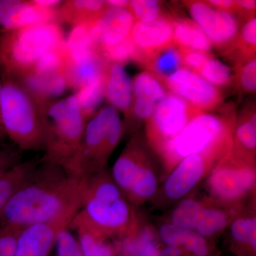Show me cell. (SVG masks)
I'll return each mask as SVG.
<instances>
[{
    "instance_id": "cell-18",
    "label": "cell",
    "mask_w": 256,
    "mask_h": 256,
    "mask_svg": "<svg viewBox=\"0 0 256 256\" xmlns=\"http://www.w3.org/2000/svg\"><path fill=\"white\" fill-rule=\"evenodd\" d=\"M256 195L242 206L228 227L230 248L238 256H256Z\"/></svg>"
},
{
    "instance_id": "cell-48",
    "label": "cell",
    "mask_w": 256,
    "mask_h": 256,
    "mask_svg": "<svg viewBox=\"0 0 256 256\" xmlns=\"http://www.w3.org/2000/svg\"><path fill=\"white\" fill-rule=\"evenodd\" d=\"M33 2L44 9L52 10L55 6L60 4V1H58V0H35Z\"/></svg>"
},
{
    "instance_id": "cell-44",
    "label": "cell",
    "mask_w": 256,
    "mask_h": 256,
    "mask_svg": "<svg viewBox=\"0 0 256 256\" xmlns=\"http://www.w3.org/2000/svg\"><path fill=\"white\" fill-rule=\"evenodd\" d=\"M235 14L246 20L256 16V1L255 0H237L235 1Z\"/></svg>"
},
{
    "instance_id": "cell-46",
    "label": "cell",
    "mask_w": 256,
    "mask_h": 256,
    "mask_svg": "<svg viewBox=\"0 0 256 256\" xmlns=\"http://www.w3.org/2000/svg\"><path fill=\"white\" fill-rule=\"evenodd\" d=\"M14 162V156L6 152V151L0 150V174L11 168L12 166L18 164V163Z\"/></svg>"
},
{
    "instance_id": "cell-45",
    "label": "cell",
    "mask_w": 256,
    "mask_h": 256,
    "mask_svg": "<svg viewBox=\"0 0 256 256\" xmlns=\"http://www.w3.org/2000/svg\"><path fill=\"white\" fill-rule=\"evenodd\" d=\"M215 9L228 12L235 14L236 3L232 0H210L206 1Z\"/></svg>"
},
{
    "instance_id": "cell-29",
    "label": "cell",
    "mask_w": 256,
    "mask_h": 256,
    "mask_svg": "<svg viewBox=\"0 0 256 256\" xmlns=\"http://www.w3.org/2000/svg\"><path fill=\"white\" fill-rule=\"evenodd\" d=\"M256 16L246 20L233 45L226 50L234 63L256 56Z\"/></svg>"
},
{
    "instance_id": "cell-31",
    "label": "cell",
    "mask_w": 256,
    "mask_h": 256,
    "mask_svg": "<svg viewBox=\"0 0 256 256\" xmlns=\"http://www.w3.org/2000/svg\"><path fill=\"white\" fill-rule=\"evenodd\" d=\"M164 86L150 72H142L132 80V97L141 98L158 104L168 94Z\"/></svg>"
},
{
    "instance_id": "cell-2",
    "label": "cell",
    "mask_w": 256,
    "mask_h": 256,
    "mask_svg": "<svg viewBox=\"0 0 256 256\" xmlns=\"http://www.w3.org/2000/svg\"><path fill=\"white\" fill-rule=\"evenodd\" d=\"M236 120V114L232 104L226 106L220 114L204 112L194 118L156 156L164 180L186 156L210 151L230 150Z\"/></svg>"
},
{
    "instance_id": "cell-28",
    "label": "cell",
    "mask_w": 256,
    "mask_h": 256,
    "mask_svg": "<svg viewBox=\"0 0 256 256\" xmlns=\"http://www.w3.org/2000/svg\"><path fill=\"white\" fill-rule=\"evenodd\" d=\"M142 66L161 82L182 68L181 50L172 44L150 57Z\"/></svg>"
},
{
    "instance_id": "cell-36",
    "label": "cell",
    "mask_w": 256,
    "mask_h": 256,
    "mask_svg": "<svg viewBox=\"0 0 256 256\" xmlns=\"http://www.w3.org/2000/svg\"><path fill=\"white\" fill-rule=\"evenodd\" d=\"M64 54L62 50L46 52L34 66V73L42 76H52L64 72V66L66 62V57Z\"/></svg>"
},
{
    "instance_id": "cell-43",
    "label": "cell",
    "mask_w": 256,
    "mask_h": 256,
    "mask_svg": "<svg viewBox=\"0 0 256 256\" xmlns=\"http://www.w3.org/2000/svg\"><path fill=\"white\" fill-rule=\"evenodd\" d=\"M182 62L184 68L196 73L212 54L206 52L193 50H181Z\"/></svg>"
},
{
    "instance_id": "cell-21",
    "label": "cell",
    "mask_w": 256,
    "mask_h": 256,
    "mask_svg": "<svg viewBox=\"0 0 256 256\" xmlns=\"http://www.w3.org/2000/svg\"><path fill=\"white\" fill-rule=\"evenodd\" d=\"M203 197L204 206L194 232L214 242L228 228L234 217L248 201L242 204L225 206L216 203L206 196Z\"/></svg>"
},
{
    "instance_id": "cell-37",
    "label": "cell",
    "mask_w": 256,
    "mask_h": 256,
    "mask_svg": "<svg viewBox=\"0 0 256 256\" xmlns=\"http://www.w3.org/2000/svg\"><path fill=\"white\" fill-rule=\"evenodd\" d=\"M107 8L106 1L102 0H76L70 2L67 6L72 15L76 14L82 20L80 23L90 22L97 18Z\"/></svg>"
},
{
    "instance_id": "cell-9",
    "label": "cell",
    "mask_w": 256,
    "mask_h": 256,
    "mask_svg": "<svg viewBox=\"0 0 256 256\" xmlns=\"http://www.w3.org/2000/svg\"><path fill=\"white\" fill-rule=\"evenodd\" d=\"M256 165L228 153L204 182L205 196L225 206L245 204L256 195Z\"/></svg>"
},
{
    "instance_id": "cell-20",
    "label": "cell",
    "mask_w": 256,
    "mask_h": 256,
    "mask_svg": "<svg viewBox=\"0 0 256 256\" xmlns=\"http://www.w3.org/2000/svg\"><path fill=\"white\" fill-rule=\"evenodd\" d=\"M229 154L238 159L256 163V112L255 104H248L236 120Z\"/></svg>"
},
{
    "instance_id": "cell-41",
    "label": "cell",
    "mask_w": 256,
    "mask_h": 256,
    "mask_svg": "<svg viewBox=\"0 0 256 256\" xmlns=\"http://www.w3.org/2000/svg\"><path fill=\"white\" fill-rule=\"evenodd\" d=\"M56 256H82L78 240L68 227L60 230L55 244Z\"/></svg>"
},
{
    "instance_id": "cell-30",
    "label": "cell",
    "mask_w": 256,
    "mask_h": 256,
    "mask_svg": "<svg viewBox=\"0 0 256 256\" xmlns=\"http://www.w3.org/2000/svg\"><path fill=\"white\" fill-rule=\"evenodd\" d=\"M89 34L88 22L77 25L70 32L65 52L67 62H76L97 50Z\"/></svg>"
},
{
    "instance_id": "cell-32",
    "label": "cell",
    "mask_w": 256,
    "mask_h": 256,
    "mask_svg": "<svg viewBox=\"0 0 256 256\" xmlns=\"http://www.w3.org/2000/svg\"><path fill=\"white\" fill-rule=\"evenodd\" d=\"M196 74L217 89L228 87L234 80L232 70L228 66L212 55L208 57Z\"/></svg>"
},
{
    "instance_id": "cell-33",
    "label": "cell",
    "mask_w": 256,
    "mask_h": 256,
    "mask_svg": "<svg viewBox=\"0 0 256 256\" xmlns=\"http://www.w3.org/2000/svg\"><path fill=\"white\" fill-rule=\"evenodd\" d=\"M105 78L78 89L75 96L86 120L92 116L105 97Z\"/></svg>"
},
{
    "instance_id": "cell-8",
    "label": "cell",
    "mask_w": 256,
    "mask_h": 256,
    "mask_svg": "<svg viewBox=\"0 0 256 256\" xmlns=\"http://www.w3.org/2000/svg\"><path fill=\"white\" fill-rule=\"evenodd\" d=\"M228 150L192 154L181 160L166 175L151 203L156 208H171L196 191L208 175L228 156Z\"/></svg>"
},
{
    "instance_id": "cell-10",
    "label": "cell",
    "mask_w": 256,
    "mask_h": 256,
    "mask_svg": "<svg viewBox=\"0 0 256 256\" xmlns=\"http://www.w3.org/2000/svg\"><path fill=\"white\" fill-rule=\"evenodd\" d=\"M204 114L168 92L146 122L144 139L156 156L183 130L194 118Z\"/></svg>"
},
{
    "instance_id": "cell-16",
    "label": "cell",
    "mask_w": 256,
    "mask_h": 256,
    "mask_svg": "<svg viewBox=\"0 0 256 256\" xmlns=\"http://www.w3.org/2000/svg\"><path fill=\"white\" fill-rule=\"evenodd\" d=\"M114 244L118 256H160L162 246L156 226L138 210L132 226Z\"/></svg>"
},
{
    "instance_id": "cell-38",
    "label": "cell",
    "mask_w": 256,
    "mask_h": 256,
    "mask_svg": "<svg viewBox=\"0 0 256 256\" xmlns=\"http://www.w3.org/2000/svg\"><path fill=\"white\" fill-rule=\"evenodd\" d=\"M186 256H216V250L214 242L193 230L188 232V236L181 247Z\"/></svg>"
},
{
    "instance_id": "cell-3",
    "label": "cell",
    "mask_w": 256,
    "mask_h": 256,
    "mask_svg": "<svg viewBox=\"0 0 256 256\" xmlns=\"http://www.w3.org/2000/svg\"><path fill=\"white\" fill-rule=\"evenodd\" d=\"M137 212L107 170L87 178L78 213L112 240H118L127 233Z\"/></svg>"
},
{
    "instance_id": "cell-13",
    "label": "cell",
    "mask_w": 256,
    "mask_h": 256,
    "mask_svg": "<svg viewBox=\"0 0 256 256\" xmlns=\"http://www.w3.org/2000/svg\"><path fill=\"white\" fill-rule=\"evenodd\" d=\"M161 82L168 92L203 112L214 110L223 102V95L218 89L184 67Z\"/></svg>"
},
{
    "instance_id": "cell-49",
    "label": "cell",
    "mask_w": 256,
    "mask_h": 256,
    "mask_svg": "<svg viewBox=\"0 0 256 256\" xmlns=\"http://www.w3.org/2000/svg\"><path fill=\"white\" fill-rule=\"evenodd\" d=\"M106 5L110 8H126L128 9L129 1L127 0H108L106 1Z\"/></svg>"
},
{
    "instance_id": "cell-19",
    "label": "cell",
    "mask_w": 256,
    "mask_h": 256,
    "mask_svg": "<svg viewBox=\"0 0 256 256\" xmlns=\"http://www.w3.org/2000/svg\"><path fill=\"white\" fill-rule=\"evenodd\" d=\"M52 10L40 8L33 2L0 0V26L12 32L32 25L50 23Z\"/></svg>"
},
{
    "instance_id": "cell-15",
    "label": "cell",
    "mask_w": 256,
    "mask_h": 256,
    "mask_svg": "<svg viewBox=\"0 0 256 256\" xmlns=\"http://www.w3.org/2000/svg\"><path fill=\"white\" fill-rule=\"evenodd\" d=\"M130 37L137 50L134 62L143 66L152 56L172 44V16L164 14L150 23L136 22Z\"/></svg>"
},
{
    "instance_id": "cell-1",
    "label": "cell",
    "mask_w": 256,
    "mask_h": 256,
    "mask_svg": "<svg viewBox=\"0 0 256 256\" xmlns=\"http://www.w3.org/2000/svg\"><path fill=\"white\" fill-rule=\"evenodd\" d=\"M35 169L5 206L0 226L24 227L32 224L73 220L82 207L86 178L66 172L57 165Z\"/></svg>"
},
{
    "instance_id": "cell-4",
    "label": "cell",
    "mask_w": 256,
    "mask_h": 256,
    "mask_svg": "<svg viewBox=\"0 0 256 256\" xmlns=\"http://www.w3.org/2000/svg\"><path fill=\"white\" fill-rule=\"evenodd\" d=\"M46 114L44 161L80 176L78 156L87 122L75 95L53 102Z\"/></svg>"
},
{
    "instance_id": "cell-7",
    "label": "cell",
    "mask_w": 256,
    "mask_h": 256,
    "mask_svg": "<svg viewBox=\"0 0 256 256\" xmlns=\"http://www.w3.org/2000/svg\"><path fill=\"white\" fill-rule=\"evenodd\" d=\"M124 133V124L117 109L108 106L96 112L84 130L78 156L79 175L88 178L105 170Z\"/></svg>"
},
{
    "instance_id": "cell-5",
    "label": "cell",
    "mask_w": 256,
    "mask_h": 256,
    "mask_svg": "<svg viewBox=\"0 0 256 256\" xmlns=\"http://www.w3.org/2000/svg\"><path fill=\"white\" fill-rule=\"evenodd\" d=\"M110 174L136 207L151 202L164 180L159 160L138 133L132 136L116 160Z\"/></svg>"
},
{
    "instance_id": "cell-12",
    "label": "cell",
    "mask_w": 256,
    "mask_h": 256,
    "mask_svg": "<svg viewBox=\"0 0 256 256\" xmlns=\"http://www.w3.org/2000/svg\"><path fill=\"white\" fill-rule=\"evenodd\" d=\"M183 2L194 22L205 34L212 46L225 52L233 45L240 32L235 14L215 9L206 1Z\"/></svg>"
},
{
    "instance_id": "cell-47",
    "label": "cell",
    "mask_w": 256,
    "mask_h": 256,
    "mask_svg": "<svg viewBox=\"0 0 256 256\" xmlns=\"http://www.w3.org/2000/svg\"><path fill=\"white\" fill-rule=\"evenodd\" d=\"M160 256H186L182 248L163 246L160 249Z\"/></svg>"
},
{
    "instance_id": "cell-50",
    "label": "cell",
    "mask_w": 256,
    "mask_h": 256,
    "mask_svg": "<svg viewBox=\"0 0 256 256\" xmlns=\"http://www.w3.org/2000/svg\"><path fill=\"white\" fill-rule=\"evenodd\" d=\"M2 86V84L0 82V92H1ZM0 130H4L3 129L2 124L1 118H0Z\"/></svg>"
},
{
    "instance_id": "cell-42",
    "label": "cell",
    "mask_w": 256,
    "mask_h": 256,
    "mask_svg": "<svg viewBox=\"0 0 256 256\" xmlns=\"http://www.w3.org/2000/svg\"><path fill=\"white\" fill-rule=\"evenodd\" d=\"M22 227L0 226V256H14Z\"/></svg>"
},
{
    "instance_id": "cell-24",
    "label": "cell",
    "mask_w": 256,
    "mask_h": 256,
    "mask_svg": "<svg viewBox=\"0 0 256 256\" xmlns=\"http://www.w3.org/2000/svg\"><path fill=\"white\" fill-rule=\"evenodd\" d=\"M98 50H95L76 62H67L69 84L80 89L105 78L108 64Z\"/></svg>"
},
{
    "instance_id": "cell-25",
    "label": "cell",
    "mask_w": 256,
    "mask_h": 256,
    "mask_svg": "<svg viewBox=\"0 0 256 256\" xmlns=\"http://www.w3.org/2000/svg\"><path fill=\"white\" fill-rule=\"evenodd\" d=\"M173 44L181 50L210 53L212 45L201 28L192 20L172 16Z\"/></svg>"
},
{
    "instance_id": "cell-26",
    "label": "cell",
    "mask_w": 256,
    "mask_h": 256,
    "mask_svg": "<svg viewBox=\"0 0 256 256\" xmlns=\"http://www.w3.org/2000/svg\"><path fill=\"white\" fill-rule=\"evenodd\" d=\"M204 206V197L196 196V191L172 206L162 220L194 232Z\"/></svg>"
},
{
    "instance_id": "cell-27",
    "label": "cell",
    "mask_w": 256,
    "mask_h": 256,
    "mask_svg": "<svg viewBox=\"0 0 256 256\" xmlns=\"http://www.w3.org/2000/svg\"><path fill=\"white\" fill-rule=\"evenodd\" d=\"M36 169L32 162L18 163L0 174V216L14 194L24 184Z\"/></svg>"
},
{
    "instance_id": "cell-35",
    "label": "cell",
    "mask_w": 256,
    "mask_h": 256,
    "mask_svg": "<svg viewBox=\"0 0 256 256\" xmlns=\"http://www.w3.org/2000/svg\"><path fill=\"white\" fill-rule=\"evenodd\" d=\"M128 10L136 22L150 23L164 16L161 2L156 0H132L129 1Z\"/></svg>"
},
{
    "instance_id": "cell-14",
    "label": "cell",
    "mask_w": 256,
    "mask_h": 256,
    "mask_svg": "<svg viewBox=\"0 0 256 256\" xmlns=\"http://www.w3.org/2000/svg\"><path fill=\"white\" fill-rule=\"evenodd\" d=\"M134 22L129 10L107 6L99 16L88 22L89 34L98 50H104L126 40Z\"/></svg>"
},
{
    "instance_id": "cell-11",
    "label": "cell",
    "mask_w": 256,
    "mask_h": 256,
    "mask_svg": "<svg viewBox=\"0 0 256 256\" xmlns=\"http://www.w3.org/2000/svg\"><path fill=\"white\" fill-rule=\"evenodd\" d=\"M12 32L4 44V55L16 68L33 67L46 52L62 48V33L55 24L32 25Z\"/></svg>"
},
{
    "instance_id": "cell-40",
    "label": "cell",
    "mask_w": 256,
    "mask_h": 256,
    "mask_svg": "<svg viewBox=\"0 0 256 256\" xmlns=\"http://www.w3.org/2000/svg\"><path fill=\"white\" fill-rule=\"evenodd\" d=\"M156 226L158 238L163 246L181 247L190 232L162 220Z\"/></svg>"
},
{
    "instance_id": "cell-39",
    "label": "cell",
    "mask_w": 256,
    "mask_h": 256,
    "mask_svg": "<svg viewBox=\"0 0 256 256\" xmlns=\"http://www.w3.org/2000/svg\"><path fill=\"white\" fill-rule=\"evenodd\" d=\"M99 52L106 62L122 65L128 60H134L137 55V50L130 36L118 44L99 50Z\"/></svg>"
},
{
    "instance_id": "cell-17",
    "label": "cell",
    "mask_w": 256,
    "mask_h": 256,
    "mask_svg": "<svg viewBox=\"0 0 256 256\" xmlns=\"http://www.w3.org/2000/svg\"><path fill=\"white\" fill-rule=\"evenodd\" d=\"M72 220L62 218L24 227L18 235L14 256H48L60 230L68 227Z\"/></svg>"
},
{
    "instance_id": "cell-23",
    "label": "cell",
    "mask_w": 256,
    "mask_h": 256,
    "mask_svg": "<svg viewBox=\"0 0 256 256\" xmlns=\"http://www.w3.org/2000/svg\"><path fill=\"white\" fill-rule=\"evenodd\" d=\"M105 97L110 106L128 114L132 100V80L124 65L110 63L106 70Z\"/></svg>"
},
{
    "instance_id": "cell-34",
    "label": "cell",
    "mask_w": 256,
    "mask_h": 256,
    "mask_svg": "<svg viewBox=\"0 0 256 256\" xmlns=\"http://www.w3.org/2000/svg\"><path fill=\"white\" fill-rule=\"evenodd\" d=\"M234 66V80L242 92L254 94L256 90V56L236 62Z\"/></svg>"
},
{
    "instance_id": "cell-22",
    "label": "cell",
    "mask_w": 256,
    "mask_h": 256,
    "mask_svg": "<svg viewBox=\"0 0 256 256\" xmlns=\"http://www.w3.org/2000/svg\"><path fill=\"white\" fill-rule=\"evenodd\" d=\"M68 228L77 232L82 256H118L114 240L90 225L78 212Z\"/></svg>"
},
{
    "instance_id": "cell-6",
    "label": "cell",
    "mask_w": 256,
    "mask_h": 256,
    "mask_svg": "<svg viewBox=\"0 0 256 256\" xmlns=\"http://www.w3.org/2000/svg\"><path fill=\"white\" fill-rule=\"evenodd\" d=\"M0 118L6 134L22 150L44 148L45 120L24 89L6 82L0 92Z\"/></svg>"
}]
</instances>
